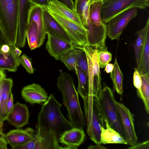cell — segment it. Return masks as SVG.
<instances>
[{"label":"cell","instance_id":"19","mask_svg":"<svg viewBox=\"0 0 149 149\" xmlns=\"http://www.w3.org/2000/svg\"><path fill=\"white\" fill-rule=\"evenodd\" d=\"M32 21L35 22L38 28L39 36L38 48H39L43 43L46 34L44 29L42 7L32 5L29 12L27 23Z\"/></svg>","mask_w":149,"mask_h":149},{"label":"cell","instance_id":"43","mask_svg":"<svg viewBox=\"0 0 149 149\" xmlns=\"http://www.w3.org/2000/svg\"><path fill=\"white\" fill-rule=\"evenodd\" d=\"M0 50L3 53L8 52L10 50V46L7 44H4L0 48Z\"/></svg>","mask_w":149,"mask_h":149},{"label":"cell","instance_id":"25","mask_svg":"<svg viewBox=\"0 0 149 149\" xmlns=\"http://www.w3.org/2000/svg\"><path fill=\"white\" fill-rule=\"evenodd\" d=\"M88 17L91 22L97 26L102 24L101 12L103 2L101 0L89 1Z\"/></svg>","mask_w":149,"mask_h":149},{"label":"cell","instance_id":"13","mask_svg":"<svg viewBox=\"0 0 149 149\" xmlns=\"http://www.w3.org/2000/svg\"><path fill=\"white\" fill-rule=\"evenodd\" d=\"M42 8L44 29L46 34L49 33L64 41L72 43L69 36L63 28L45 7Z\"/></svg>","mask_w":149,"mask_h":149},{"label":"cell","instance_id":"41","mask_svg":"<svg viewBox=\"0 0 149 149\" xmlns=\"http://www.w3.org/2000/svg\"><path fill=\"white\" fill-rule=\"evenodd\" d=\"M10 49L13 53L17 57L19 58L21 55L22 52L19 48L16 46H10Z\"/></svg>","mask_w":149,"mask_h":149},{"label":"cell","instance_id":"40","mask_svg":"<svg viewBox=\"0 0 149 149\" xmlns=\"http://www.w3.org/2000/svg\"><path fill=\"white\" fill-rule=\"evenodd\" d=\"M49 2L53 1H57L64 4L72 10L74 9V2L73 0H48Z\"/></svg>","mask_w":149,"mask_h":149},{"label":"cell","instance_id":"15","mask_svg":"<svg viewBox=\"0 0 149 149\" xmlns=\"http://www.w3.org/2000/svg\"><path fill=\"white\" fill-rule=\"evenodd\" d=\"M36 133L33 129L27 127L25 129L20 128L11 130L5 135L4 138L11 146L12 149L23 145L33 139Z\"/></svg>","mask_w":149,"mask_h":149},{"label":"cell","instance_id":"48","mask_svg":"<svg viewBox=\"0 0 149 149\" xmlns=\"http://www.w3.org/2000/svg\"><path fill=\"white\" fill-rule=\"evenodd\" d=\"M6 75L3 70H0V81L5 78Z\"/></svg>","mask_w":149,"mask_h":149},{"label":"cell","instance_id":"51","mask_svg":"<svg viewBox=\"0 0 149 149\" xmlns=\"http://www.w3.org/2000/svg\"><path fill=\"white\" fill-rule=\"evenodd\" d=\"M90 0H89V1H90Z\"/></svg>","mask_w":149,"mask_h":149},{"label":"cell","instance_id":"1","mask_svg":"<svg viewBox=\"0 0 149 149\" xmlns=\"http://www.w3.org/2000/svg\"><path fill=\"white\" fill-rule=\"evenodd\" d=\"M62 107L54 94H51L38 113L35 136L44 149H66L59 145L60 138L65 132L74 127L62 114Z\"/></svg>","mask_w":149,"mask_h":149},{"label":"cell","instance_id":"2","mask_svg":"<svg viewBox=\"0 0 149 149\" xmlns=\"http://www.w3.org/2000/svg\"><path fill=\"white\" fill-rule=\"evenodd\" d=\"M56 84L62 93L69 121L74 127L84 129L86 122L73 78L69 74L61 72L57 77Z\"/></svg>","mask_w":149,"mask_h":149},{"label":"cell","instance_id":"5","mask_svg":"<svg viewBox=\"0 0 149 149\" xmlns=\"http://www.w3.org/2000/svg\"><path fill=\"white\" fill-rule=\"evenodd\" d=\"M97 99L105 119L108 121L109 126L119 133L127 141L112 90L105 86Z\"/></svg>","mask_w":149,"mask_h":149},{"label":"cell","instance_id":"36","mask_svg":"<svg viewBox=\"0 0 149 149\" xmlns=\"http://www.w3.org/2000/svg\"><path fill=\"white\" fill-rule=\"evenodd\" d=\"M133 74V84L137 89H139L141 85V80L139 73L136 68Z\"/></svg>","mask_w":149,"mask_h":149},{"label":"cell","instance_id":"42","mask_svg":"<svg viewBox=\"0 0 149 149\" xmlns=\"http://www.w3.org/2000/svg\"><path fill=\"white\" fill-rule=\"evenodd\" d=\"M8 144L4 136L0 135V149H7Z\"/></svg>","mask_w":149,"mask_h":149},{"label":"cell","instance_id":"30","mask_svg":"<svg viewBox=\"0 0 149 149\" xmlns=\"http://www.w3.org/2000/svg\"><path fill=\"white\" fill-rule=\"evenodd\" d=\"M59 60L64 63L68 70H74L75 72L77 71L78 66L76 54L74 46L63 54Z\"/></svg>","mask_w":149,"mask_h":149},{"label":"cell","instance_id":"26","mask_svg":"<svg viewBox=\"0 0 149 149\" xmlns=\"http://www.w3.org/2000/svg\"><path fill=\"white\" fill-rule=\"evenodd\" d=\"M139 74L141 80V85L139 89H137V94L138 96L143 101L145 110L148 114L149 112V75L139 73Z\"/></svg>","mask_w":149,"mask_h":149},{"label":"cell","instance_id":"29","mask_svg":"<svg viewBox=\"0 0 149 149\" xmlns=\"http://www.w3.org/2000/svg\"><path fill=\"white\" fill-rule=\"evenodd\" d=\"M76 73L77 75L78 81L77 92L83 100H84L89 96L88 79L83 71L78 67Z\"/></svg>","mask_w":149,"mask_h":149},{"label":"cell","instance_id":"4","mask_svg":"<svg viewBox=\"0 0 149 149\" xmlns=\"http://www.w3.org/2000/svg\"><path fill=\"white\" fill-rule=\"evenodd\" d=\"M83 101L87 134L95 144H101V127L105 128L106 124L98 99L90 95Z\"/></svg>","mask_w":149,"mask_h":149},{"label":"cell","instance_id":"8","mask_svg":"<svg viewBox=\"0 0 149 149\" xmlns=\"http://www.w3.org/2000/svg\"><path fill=\"white\" fill-rule=\"evenodd\" d=\"M48 11L67 33L74 46L83 47L87 45L86 32L84 27L77 24L64 16Z\"/></svg>","mask_w":149,"mask_h":149},{"label":"cell","instance_id":"9","mask_svg":"<svg viewBox=\"0 0 149 149\" xmlns=\"http://www.w3.org/2000/svg\"><path fill=\"white\" fill-rule=\"evenodd\" d=\"M138 8H132L117 14L108 22L107 36L111 40L119 39L122 32L129 23L137 14Z\"/></svg>","mask_w":149,"mask_h":149},{"label":"cell","instance_id":"16","mask_svg":"<svg viewBox=\"0 0 149 149\" xmlns=\"http://www.w3.org/2000/svg\"><path fill=\"white\" fill-rule=\"evenodd\" d=\"M29 117V112L26 105L17 102L7 115L6 120L10 124L20 128L28 123Z\"/></svg>","mask_w":149,"mask_h":149},{"label":"cell","instance_id":"10","mask_svg":"<svg viewBox=\"0 0 149 149\" xmlns=\"http://www.w3.org/2000/svg\"><path fill=\"white\" fill-rule=\"evenodd\" d=\"M86 29L87 38L86 45L96 47L97 49L106 48L105 40L107 36V25L102 22L100 26L92 23L88 18L84 26Z\"/></svg>","mask_w":149,"mask_h":149},{"label":"cell","instance_id":"33","mask_svg":"<svg viewBox=\"0 0 149 149\" xmlns=\"http://www.w3.org/2000/svg\"><path fill=\"white\" fill-rule=\"evenodd\" d=\"M97 56L100 68H102L111 61L112 55L106 47L103 49H97Z\"/></svg>","mask_w":149,"mask_h":149},{"label":"cell","instance_id":"37","mask_svg":"<svg viewBox=\"0 0 149 149\" xmlns=\"http://www.w3.org/2000/svg\"><path fill=\"white\" fill-rule=\"evenodd\" d=\"M149 141L148 140L141 142L137 143L135 144L130 146L127 148L128 149H149Z\"/></svg>","mask_w":149,"mask_h":149},{"label":"cell","instance_id":"50","mask_svg":"<svg viewBox=\"0 0 149 149\" xmlns=\"http://www.w3.org/2000/svg\"><path fill=\"white\" fill-rule=\"evenodd\" d=\"M101 0L102 1L103 3H104V2L107 1L108 0Z\"/></svg>","mask_w":149,"mask_h":149},{"label":"cell","instance_id":"49","mask_svg":"<svg viewBox=\"0 0 149 149\" xmlns=\"http://www.w3.org/2000/svg\"><path fill=\"white\" fill-rule=\"evenodd\" d=\"M3 123L0 120V135L4 136L5 134L3 132Z\"/></svg>","mask_w":149,"mask_h":149},{"label":"cell","instance_id":"38","mask_svg":"<svg viewBox=\"0 0 149 149\" xmlns=\"http://www.w3.org/2000/svg\"><path fill=\"white\" fill-rule=\"evenodd\" d=\"M14 104L13 98L12 91L10 92L7 101L6 106V112L8 115L13 109Z\"/></svg>","mask_w":149,"mask_h":149},{"label":"cell","instance_id":"20","mask_svg":"<svg viewBox=\"0 0 149 149\" xmlns=\"http://www.w3.org/2000/svg\"><path fill=\"white\" fill-rule=\"evenodd\" d=\"M45 7L48 11L64 16L77 24L84 27L80 17L76 10L70 9L63 3L57 1H51Z\"/></svg>","mask_w":149,"mask_h":149},{"label":"cell","instance_id":"23","mask_svg":"<svg viewBox=\"0 0 149 149\" xmlns=\"http://www.w3.org/2000/svg\"><path fill=\"white\" fill-rule=\"evenodd\" d=\"M20 65L18 58L10 49L7 53H3L0 50V70L15 72Z\"/></svg>","mask_w":149,"mask_h":149},{"label":"cell","instance_id":"27","mask_svg":"<svg viewBox=\"0 0 149 149\" xmlns=\"http://www.w3.org/2000/svg\"><path fill=\"white\" fill-rule=\"evenodd\" d=\"M114 65V68L110 72V77L112 81L113 87L117 93L120 95L123 94V75L120 69L115 58Z\"/></svg>","mask_w":149,"mask_h":149},{"label":"cell","instance_id":"39","mask_svg":"<svg viewBox=\"0 0 149 149\" xmlns=\"http://www.w3.org/2000/svg\"><path fill=\"white\" fill-rule=\"evenodd\" d=\"M31 1L32 4L39 6L42 7H46L49 3L48 0H31Z\"/></svg>","mask_w":149,"mask_h":149},{"label":"cell","instance_id":"47","mask_svg":"<svg viewBox=\"0 0 149 149\" xmlns=\"http://www.w3.org/2000/svg\"><path fill=\"white\" fill-rule=\"evenodd\" d=\"M2 79L0 81V108L1 105L2 99V94L3 87Z\"/></svg>","mask_w":149,"mask_h":149},{"label":"cell","instance_id":"28","mask_svg":"<svg viewBox=\"0 0 149 149\" xmlns=\"http://www.w3.org/2000/svg\"><path fill=\"white\" fill-rule=\"evenodd\" d=\"M38 29L35 22L34 21L28 22L26 29V38L31 50L38 48Z\"/></svg>","mask_w":149,"mask_h":149},{"label":"cell","instance_id":"21","mask_svg":"<svg viewBox=\"0 0 149 149\" xmlns=\"http://www.w3.org/2000/svg\"><path fill=\"white\" fill-rule=\"evenodd\" d=\"M105 127H101L100 142L103 144L118 143L127 145V142L121 135L110 126L105 119Z\"/></svg>","mask_w":149,"mask_h":149},{"label":"cell","instance_id":"46","mask_svg":"<svg viewBox=\"0 0 149 149\" xmlns=\"http://www.w3.org/2000/svg\"><path fill=\"white\" fill-rule=\"evenodd\" d=\"M6 44L3 34L0 29V48L4 44Z\"/></svg>","mask_w":149,"mask_h":149},{"label":"cell","instance_id":"35","mask_svg":"<svg viewBox=\"0 0 149 149\" xmlns=\"http://www.w3.org/2000/svg\"><path fill=\"white\" fill-rule=\"evenodd\" d=\"M89 0H74V10L80 17L83 14L86 6L88 3Z\"/></svg>","mask_w":149,"mask_h":149},{"label":"cell","instance_id":"31","mask_svg":"<svg viewBox=\"0 0 149 149\" xmlns=\"http://www.w3.org/2000/svg\"><path fill=\"white\" fill-rule=\"evenodd\" d=\"M149 28V18L148 17L145 26L137 32V37L135 42L133 45L137 64L138 62L141 50L144 41L147 29Z\"/></svg>","mask_w":149,"mask_h":149},{"label":"cell","instance_id":"44","mask_svg":"<svg viewBox=\"0 0 149 149\" xmlns=\"http://www.w3.org/2000/svg\"><path fill=\"white\" fill-rule=\"evenodd\" d=\"M105 67V71L107 73H109L113 71L114 66L113 64L111 63H108Z\"/></svg>","mask_w":149,"mask_h":149},{"label":"cell","instance_id":"24","mask_svg":"<svg viewBox=\"0 0 149 149\" xmlns=\"http://www.w3.org/2000/svg\"><path fill=\"white\" fill-rule=\"evenodd\" d=\"M3 87L2 99L0 108V120L2 123L6 120L7 116L6 106L9 94L12 91L13 80L11 78H5L2 79Z\"/></svg>","mask_w":149,"mask_h":149},{"label":"cell","instance_id":"17","mask_svg":"<svg viewBox=\"0 0 149 149\" xmlns=\"http://www.w3.org/2000/svg\"><path fill=\"white\" fill-rule=\"evenodd\" d=\"M45 48L50 56L56 60H59L61 56L72 47L74 45L64 41L49 33Z\"/></svg>","mask_w":149,"mask_h":149},{"label":"cell","instance_id":"11","mask_svg":"<svg viewBox=\"0 0 149 149\" xmlns=\"http://www.w3.org/2000/svg\"><path fill=\"white\" fill-rule=\"evenodd\" d=\"M125 132L127 144L133 146L136 144L138 139L134 125V115L129 109L120 102H115Z\"/></svg>","mask_w":149,"mask_h":149},{"label":"cell","instance_id":"22","mask_svg":"<svg viewBox=\"0 0 149 149\" xmlns=\"http://www.w3.org/2000/svg\"><path fill=\"white\" fill-rule=\"evenodd\" d=\"M136 68L140 73L149 75V28L146 31Z\"/></svg>","mask_w":149,"mask_h":149},{"label":"cell","instance_id":"7","mask_svg":"<svg viewBox=\"0 0 149 149\" xmlns=\"http://www.w3.org/2000/svg\"><path fill=\"white\" fill-rule=\"evenodd\" d=\"M149 6V0H108L103 3L101 18L102 22L107 23L119 13L134 7L144 9Z\"/></svg>","mask_w":149,"mask_h":149},{"label":"cell","instance_id":"45","mask_svg":"<svg viewBox=\"0 0 149 149\" xmlns=\"http://www.w3.org/2000/svg\"><path fill=\"white\" fill-rule=\"evenodd\" d=\"M87 149H107V148L104 147V146L101 145V144H96L94 146L91 145L88 146Z\"/></svg>","mask_w":149,"mask_h":149},{"label":"cell","instance_id":"12","mask_svg":"<svg viewBox=\"0 0 149 149\" xmlns=\"http://www.w3.org/2000/svg\"><path fill=\"white\" fill-rule=\"evenodd\" d=\"M18 25L16 46L23 48L25 45L26 31L28 15L33 4L31 0H18Z\"/></svg>","mask_w":149,"mask_h":149},{"label":"cell","instance_id":"6","mask_svg":"<svg viewBox=\"0 0 149 149\" xmlns=\"http://www.w3.org/2000/svg\"><path fill=\"white\" fill-rule=\"evenodd\" d=\"M87 58L88 64V80L89 96L97 99L102 89L100 68L97 61L96 47L86 45L83 47Z\"/></svg>","mask_w":149,"mask_h":149},{"label":"cell","instance_id":"18","mask_svg":"<svg viewBox=\"0 0 149 149\" xmlns=\"http://www.w3.org/2000/svg\"><path fill=\"white\" fill-rule=\"evenodd\" d=\"M85 138L83 129L74 127L63 134L59 143L64 145L66 149H77L84 143Z\"/></svg>","mask_w":149,"mask_h":149},{"label":"cell","instance_id":"14","mask_svg":"<svg viewBox=\"0 0 149 149\" xmlns=\"http://www.w3.org/2000/svg\"><path fill=\"white\" fill-rule=\"evenodd\" d=\"M21 94L26 102L32 104H41L45 102L49 97L45 89L35 83L24 87L22 89Z\"/></svg>","mask_w":149,"mask_h":149},{"label":"cell","instance_id":"3","mask_svg":"<svg viewBox=\"0 0 149 149\" xmlns=\"http://www.w3.org/2000/svg\"><path fill=\"white\" fill-rule=\"evenodd\" d=\"M18 13V0H0V29L9 46H15Z\"/></svg>","mask_w":149,"mask_h":149},{"label":"cell","instance_id":"32","mask_svg":"<svg viewBox=\"0 0 149 149\" xmlns=\"http://www.w3.org/2000/svg\"><path fill=\"white\" fill-rule=\"evenodd\" d=\"M77 57V65L88 78V64L87 58L83 47L74 46Z\"/></svg>","mask_w":149,"mask_h":149},{"label":"cell","instance_id":"34","mask_svg":"<svg viewBox=\"0 0 149 149\" xmlns=\"http://www.w3.org/2000/svg\"><path fill=\"white\" fill-rule=\"evenodd\" d=\"M19 61L21 64L29 74H33L34 69L32 65L31 59L26 54H23L18 58Z\"/></svg>","mask_w":149,"mask_h":149}]
</instances>
